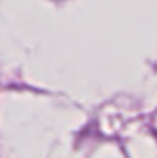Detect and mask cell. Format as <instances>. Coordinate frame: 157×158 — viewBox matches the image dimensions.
Instances as JSON below:
<instances>
[]
</instances>
